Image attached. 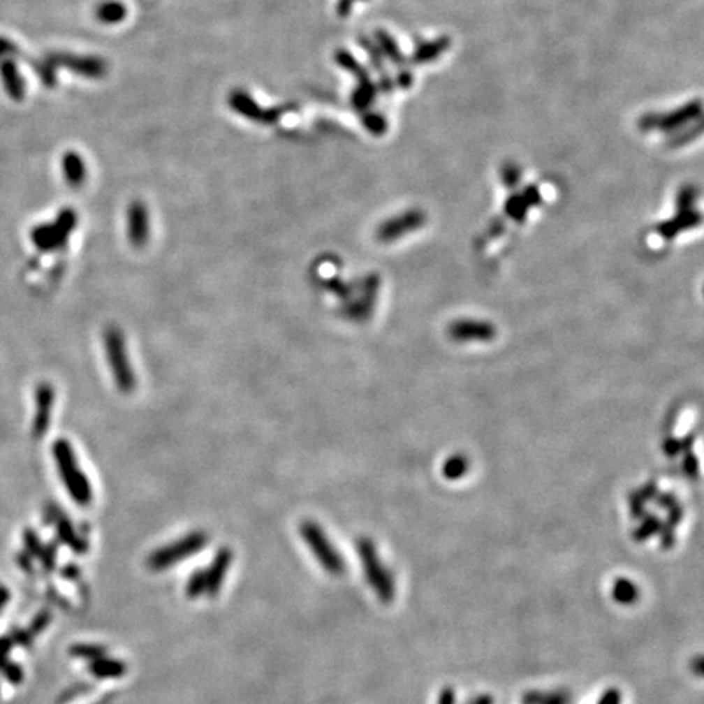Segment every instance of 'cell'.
<instances>
[{"mask_svg":"<svg viewBox=\"0 0 704 704\" xmlns=\"http://www.w3.org/2000/svg\"><path fill=\"white\" fill-rule=\"evenodd\" d=\"M352 2H354V0H339V5H337V10H339V13L341 15H346L347 12H349Z\"/></svg>","mask_w":704,"mask_h":704,"instance_id":"obj_31","label":"cell"},{"mask_svg":"<svg viewBox=\"0 0 704 704\" xmlns=\"http://www.w3.org/2000/svg\"><path fill=\"white\" fill-rule=\"evenodd\" d=\"M62 173L64 178L72 188H80L85 183L87 178V166L83 163L82 156L77 152H66L62 155Z\"/></svg>","mask_w":704,"mask_h":704,"instance_id":"obj_16","label":"cell"},{"mask_svg":"<svg viewBox=\"0 0 704 704\" xmlns=\"http://www.w3.org/2000/svg\"><path fill=\"white\" fill-rule=\"evenodd\" d=\"M424 223V215L420 212H416V210H411V212L401 214L398 217L386 220L383 225H380V228L376 230V237L381 242H395L403 237V235L413 232V230L419 228L420 225Z\"/></svg>","mask_w":704,"mask_h":704,"instance_id":"obj_11","label":"cell"},{"mask_svg":"<svg viewBox=\"0 0 704 704\" xmlns=\"http://www.w3.org/2000/svg\"><path fill=\"white\" fill-rule=\"evenodd\" d=\"M599 704H621V693L618 688H608L600 698Z\"/></svg>","mask_w":704,"mask_h":704,"instance_id":"obj_26","label":"cell"},{"mask_svg":"<svg viewBox=\"0 0 704 704\" xmlns=\"http://www.w3.org/2000/svg\"><path fill=\"white\" fill-rule=\"evenodd\" d=\"M12 54H18V47L8 38L0 36V59L12 56Z\"/></svg>","mask_w":704,"mask_h":704,"instance_id":"obj_27","label":"cell"},{"mask_svg":"<svg viewBox=\"0 0 704 704\" xmlns=\"http://www.w3.org/2000/svg\"><path fill=\"white\" fill-rule=\"evenodd\" d=\"M103 344L115 385L122 393H132L137 385L135 372L127 355L124 335L117 326H108L103 332Z\"/></svg>","mask_w":704,"mask_h":704,"instance_id":"obj_2","label":"cell"},{"mask_svg":"<svg viewBox=\"0 0 704 704\" xmlns=\"http://www.w3.org/2000/svg\"><path fill=\"white\" fill-rule=\"evenodd\" d=\"M77 225V214L72 209H64L57 215L56 222L41 225L33 230V242L38 248L54 249L67 242L68 235Z\"/></svg>","mask_w":704,"mask_h":704,"instance_id":"obj_7","label":"cell"},{"mask_svg":"<svg viewBox=\"0 0 704 704\" xmlns=\"http://www.w3.org/2000/svg\"><path fill=\"white\" fill-rule=\"evenodd\" d=\"M300 535L303 538V541L307 543V546L310 548V551L316 556V559L323 566V569L330 572L332 575H341L346 569L344 559L342 556L335 550L332 543L330 541V538L325 535V531L321 530L320 525H316L315 522L307 520L300 525Z\"/></svg>","mask_w":704,"mask_h":704,"instance_id":"obj_4","label":"cell"},{"mask_svg":"<svg viewBox=\"0 0 704 704\" xmlns=\"http://www.w3.org/2000/svg\"><path fill=\"white\" fill-rule=\"evenodd\" d=\"M91 673L96 675L98 678H117L121 675H124L126 667L122 662H117V660H110V659H96L91 662Z\"/></svg>","mask_w":704,"mask_h":704,"instance_id":"obj_19","label":"cell"},{"mask_svg":"<svg viewBox=\"0 0 704 704\" xmlns=\"http://www.w3.org/2000/svg\"><path fill=\"white\" fill-rule=\"evenodd\" d=\"M611 595L616 603L619 605H633L636 603L639 596V590L636 587L634 582H631L629 579H618L615 582L613 590H611Z\"/></svg>","mask_w":704,"mask_h":704,"instance_id":"obj_20","label":"cell"},{"mask_svg":"<svg viewBox=\"0 0 704 704\" xmlns=\"http://www.w3.org/2000/svg\"><path fill=\"white\" fill-rule=\"evenodd\" d=\"M7 600H8V594H7V590H5V589H0V610L3 608V605L7 603Z\"/></svg>","mask_w":704,"mask_h":704,"instance_id":"obj_33","label":"cell"},{"mask_svg":"<svg viewBox=\"0 0 704 704\" xmlns=\"http://www.w3.org/2000/svg\"><path fill=\"white\" fill-rule=\"evenodd\" d=\"M52 68L66 67L68 71L80 73L88 78H101L105 75L108 67L106 62L95 56H73V54H49L44 59Z\"/></svg>","mask_w":704,"mask_h":704,"instance_id":"obj_8","label":"cell"},{"mask_svg":"<svg viewBox=\"0 0 704 704\" xmlns=\"http://www.w3.org/2000/svg\"><path fill=\"white\" fill-rule=\"evenodd\" d=\"M52 453L54 458H56L59 474H61L64 486L67 487L73 501L82 504V506L90 504L93 499V489L85 473L82 471L80 464L77 462V457L73 453L71 443L67 440H57L54 443Z\"/></svg>","mask_w":704,"mask_h":704,"instance_id":"obj_1","label":"cell"},{"mask_svg":"<svg viewBox=\"0 0 704 704\" xmlns=\"http://www.w3.org/2000/svg\"><path fill=\"white\" fill-rule=\"evenodd\" d=\"M72 654L83 659L96 660L103 657V654L105 652H103L101 647H96V645H75V647L72 649Z\"/></svg>","mask_w":704,"mask_h":704,"instance_id":"obj_24","label":"cell"},{"mask_svg":"<svg viewBox=\"0 0 704 704\" xmlns=\"http://www.w3.org/2000/svg\"><path fill=\"white\" fill-rule=\"evenodd\" d=\"M52 404L54 390L46 383L39 385L36 391V416H34V434L36 435L46 432L49 420H51Z\"/></svg>","mask_w":704,"mask_h":704,"instance_id":"obj_14","label":"cell"},{"mask_svg":"<svg viewBox=\"0 0 704 704\" xmlns=\"http://www.w3.org/2000/svg\"><path fill=\"white\" fill-rule=\"evenodd\" d=\"M127 240L135 248L144 247L150 237V219L147 205L142 200H132L127 207Z\"/></svg>","mask_w":704,"mask_h":704,"instance_id":"obj_10","label":"cell"},{"mask_svg":"<svg viewBox=\"0 0 704 704\" xmlns=\"http://www.w3.org/2000/svg\"><path fill=\"white\" fill-rule=\"evenodd\" d=\"M523 704H569L571 694L566 691H528L522 698Z\"/></svg>","mask_w":704,"mask_h":704,"instance_id":"obj_18","label":"cell"},{"mask_svg":"<svg viewBox=\"0 0 704 704\" xmlns=\"http://www.w3.org/2000/svg\"><path fill=\"white\" fill-rule=\"evenodd\" d=\"M10 645H12V640L10 639H0V668H2L3 672L12 665L7 662V652L10 650Z\"/></svg>","mask_w":704,"mask_h":704,"instance_id":"obj_28","label":"cell"},{"mask_svg":"<svg viewBox=\"0 0 704 704\" xmlns=\"http://www.w3.org/2000/svg\"><path fill=\"white\" fill-rule=\"evenodd\" d=\"M95 15L101 23L106 24L121 23L122 20L126 18L127 8L124 3L119 2V0H105V2L98 3Z\"/></svg>","mask_w":704,"mask_h":704,"instance_id":"obj_17","label":"cell"},{"mask_svg":"<svg viewBox=\"0 0 704 704\" xmlns=\"http://www.w3.org/2000/svg\"><path fill=\"white\" fill-rule=\"evenodd\" d=\"M455 703V691L452 688H443L442 693H440L439 704H453Z\"/></svg>","mask_w":704,"mask_h":704,"instance_id":"obj_30","label":"cell"},{"mask_svg":"<svg viewBox=\"0 0 704 704\" xmlns=\"http://www.w3.org/2000/svg\"><path fill=\"white\" fill-rule=\"evenodd\" d=\"M228 105L233 111L242 115L249 121L259 122V124H274L281 119L286 111L293 110L295 106H277V108H261L243 90H233L228 95Z\"/></svg>","mask_w":704,"mask_h":704,"instance_id":"obj_6","label":"cell"},{"mask_svg":"<svg viewBox=\"0 0 704 704\" xmlns=\"http://www.w3.org/2000/svg\"><path fill=\"white\" fill-rule=\"evenodd\" d=\"M230 562H232V552L227 548L220 550L217 555H215L212 564L207 571L204 572L205 575V594L215 595L222 587V582L225 579V574H227Z\"/></svg>","mask_w":704,"mask_h":704,"instance_id":"obj_13","label":"cell"},{"mask_svg":"<svg viewBox=\"0 0 704 704\" xmlns=\"http://www.w3.org/2000/svg\"><path fill=\"white\" fill-rule=\"evenodd\" d=\"M24 541H27V546H28L29 551L34 552V555H41V548H39L38 538L34 536L33 531H28L27 533V536H24Z\"/></svg>","mask_w":704,"mask_h":704,"instance_id":"obj_29","label":"cell"},{"mask_svg":"<svg viewBox=\"0 0 704 704\" xmlns=\"http://www.w3.org/2000/svg\"><path fill=\"white\" fill-rule=\"evenodd\" d=\"M660 528V522L655 515H650L643 522V525H639L638 530L634 531V540L636 541H645L649 536H652L655 531Z\"/></svg>","mask_w":704,"mask_h":704,"instance_id":"obj_21","label":"cell"},{"mask_svg":"<svg viewBox=\"0 0 704 704\" xmlns=\"http://www.w3.org/2000/svg\"><path fill=\"white\" fill-rule=\"evenodd\" d=\"M364 124L369 127V131L374 132V134H381V132L385 131V121L381 119V116L379 115L364 116Z\"/></svg>","mask_w":704,"mask_h":704,"instance_id":"obj_25","label":"cell"},{"mask_svg":"<svg viewBox=\"0 0 704 704\" xmlns=\"http://www.w3.org/2000/svg\"><path fill=\"white\" fill-rule=\"evenodd\" d=\"M471 704H492V698L487 696V694H484V696H479L478 699H474Z\"/></svg>","mask_w":704,"mask_h":704,"instance_id":"obj_32","label":"cell"},{"mask_svg":"<svg viewBox=\"0 0 704 704\" xmlns=\"http://www.w3.org/2000/svg\"><path fill=\"white\" fill-rule=\"evenodd\" d=\"M207 543V536L204 531H193L184 538H179L171 545H166L155 552H152L149 557V567L154 571H163L168 567H173L186 557L199 552Z\"/></svg>","mask_w":704,"mask_h":704,"instance_id":"obj_5","label":"cell"},{"mask_svg":"<svg viewBox=\"0 0 704 704\" xmlns=\"http://www.w3.org/2000/svg\"><path fill=\"white\" fill-rule=\"evenodd\" d=\"M336 62L339 64L342 68H346V71L354 73L355 77H359V87L355 88L354 95H352V105H354L355 110H364V108L369 106L372 98L375 96L374 87H372L369 75H367L364 67H362L347 51H337Z\"/></svg>","mask_w":704,"mask_h":704,"instance_id":"obj_9","label":"cell"},{"mask_svg":"<svg viewBox=\"0 0 704 704\" xmlns=\"http://www.w3.org/2000/svg\"><path fill=\"white\" fill-rule=\"evenodd\" d=\"M464 469H467V462H464L462 457H457V458L448 460L447 464H445V468H443V473L447 478L455 479V478L462 476V474L464 473Z\"/></svg>","mask_w":704,"mask_h":704,"instance_id":"obj_23","label":"cell"},{"mask_svg":"<svg viewBox=\"0 0 704 704\" xmlns=\"http://www.w3.org/2000/svg\"><path fill=\"white\" fill-rule=\"evenodd\" d=\"M357 551H359V557L362 567H364L367 582H369L372 589H374L376 596H379L383 603L393 601L395 599L393 577L390 575V572L386 571L385 566L380 562V557L376 555L374 543H372V540H369V538H362V540L357 543Z\"/></svg>","mask_w":704,"mask_h":704,"instance_id":"obj_3","label":"cell"},{"mask_svg":"<svg viewBox=\"0 0 704 704\" xmlns=\"http://www.w3.org/2000/svg\"><path fill=\"white\" fill-rule=\"evenodd\" d=\"M0 77L7 95L15 101H22L24 98V82L13 59L5 57L0 61Z\"/></svg>","mask_w":704,"mask_h":704,"instance_id":"obj_15","label":"cell"},{"mask_svg":"<svg viewBox=\"0 0 704 704\" xmlns=\"http://www.w3.org/2000/svg\"><path fill=\"white\" fill-rule=\"evenodd\" d=\"M448 335L455 341L468 342V341H479L486 342L491 341L496 336V328L491 323L481 320H460L452 323Z\"/></svg>","mask_w":704,"mask_h":704,"instance_id":"obj_12","label":"cell"},{"mask_svg":"<svg viewBox=\"0 0 704 704\" xmlns=\"http://www.w3.org/2000/svg\"><path fill=\"white\" fill-rule=\"evenodd\" d=\"M186 592H188V596H191V599H196V596L205 594V575H204V571H198V572H194L193 575H191V579L188 582V589H186Z\"/></svg>","mask_w":704,"mask_h":704,"instance_id":"obj_22","label":"cell"}]
</instances>
